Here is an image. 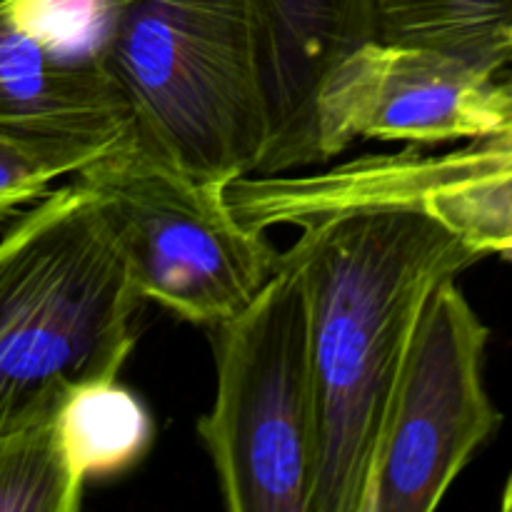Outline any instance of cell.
I'll list each match as a JSON object with an SVG mask.
<instances>
[{
    "label": "cell",
    "mask_w": 512,
    "mask_h": 512,
    "mask_svg": "<svg viewBox=\"0 0 512 512\" xmlns=\"http://www.w3.org/2000/svg\"><path fill=\"white\" fill-rule=\"evenodd\" d=\"M320 395L313 512H363L385 410L420 313L440 283L485 258L433 215L368 205L300 225Z\"/></svg>",
    "instance_id": "6da1fadb"
},
{
    "label": "cell",
    "mask_w": 512,
    "mask_h": 512,
    "mask_svg": "<svg viewBox=\"0 0 512 512\" xmlns=\"http://www.w3.org/2000/svg\"><path fill=\"white\" fill-rule=\"evenodd\" d=\"M140 298L95 190L75 175L0 238V438L118 378Z\"/></svg>",
    "instance_id": "7a4b0ae2"
},
{
    "label": "cell",
    "mask_w": 512,
    "mask_h": 512,
    "mask_svg": "<svg viewBox=\"0 0 512 512\" xmlns=\"http://www.w3.org/2000/svg\"><path fill=\"white\" fill-rule=\"evenodd\" d=\"M100 63L133 145L230 185L268 148L263 40L253 0H105Z\"/></svg>",
    "instance_id": "3957f363"
},
{
    "label": "cell",
    "mask_w": 512,
    "mask_h": 512,
    "mask_svg": "<svg viewBox=\"0 0 512 512\" xmlns=\"http://www.w3.org/2000/svg\"><path fill=\"white\" fill-rule=\"evenodd\" d=\"M213 408L198 435L230 512H313L320 395L303 268L278 255L253 303L210 328Z\"/></svg>",
    "instance_id": "277c9868"
},
{
    "label": "cell",
    "mask_w": 512,
    "mask_h": 512,
    "mask_svg": "<svg viewBox=\"0 0 512 512\" xmlns=\"http://www.w3.org/2000/svg\"><path fill=\"white\" fill-rule=\"evenodd\" d=\"M95 190L130 283L175 318L215 328L248 308L278 255L235 215L228 185L130 145L80 170Z\"/></svg>",
    "instance_id": "5b68a950"
},
{
    "label": "cell",
    "mask_w": 512,
    "mask_h": 512,
    "mask_svg": "<svg viewBox=\"0 0 512 512\" xmlns=\"http://www.w3.org/2000/svg\"><path fill=\"white\" fill-rule=\"evenodd\" d=\"M490 330L458 278L435 288L385 410L363 512H430L498 433L485 388Z\"/></svg>",
    "instance_id": "8992f818"
},
{
    "label": "cell",
    "mask_w": 512,
    "mask_h": 512,
    "mask_svg": "<svg viewBox=\"0 0 512 512\" xmlns=\"http://www.w3.org/2000/svg\"><path fill=\"white\" fill-rule=\"evenodd\" d=\"M245 225H305L368 205L433 215L483 255H512V118L450 153L365 155L315 173H253L228 185Z\"/></svg>",
    "instance_id": "52a82bcc"
},
{
    "label": "cell",
    "mask_w": 512,
    "mask_h": 512,
    "mask_svg": "<svg viewBox=\"0 0 512 512\" xmlns=\"http://www.w3.org/2000/svg\"><path fill=\"white\" fill-rule=\"evenodd\" d=\"M512 115L495 73L420 45L365 40L335 60L315 95L318 160L358 140L438 145L490 133Z\"/></svg>",
    "instance_id": "ba28073f"
},
{
    "label": "cell",
    "mask_w": 512,
    "mask_h": 512,
    "mask_svg": "<svg viewBox=\"0 0 512 512\" xmlns=\"http://www.w3.org/2000/svg\"><path fill=\"white\" fill-rule=\"evenodd\" d=\"M0 138L60 175H78L133 140L128 105L100 58L55 50L18 18L13 0H0Z\"/></svg>",
    "instance_id": "9c48e42d"
},
{
    "label": "cell",
    "mask_w": 512,
    "mask_h": 512,
    "mask_svg": "<svg viewBox=\"0 0 512 512\" xmlns=\"http://www.w3.org/2000/svg\"><path fill=\"white\" fill-rule=\"evenodd\" d=\"M263 40L268 148L255 173L318 165L315 95L335 60L378 38L373 0H253Z\"/></svg>",
    "instance_id": "30bf717a"
},
{
    "label": "cell",
    "mask_w": 512,
    "mask_h": 512,
    "mask_svg": "<svg viewBox=\"0 0 512 512\" xmlns=\"http://www.w3.org/2000/svg\"><path fill=\"white\" fill-rule=\"evenodd\" d=\"M380 40L420 45L498 73L512 58V0H373Z\"/></svg>",
    "instance_id": "8fae6325"
},
{
    "label": "cell",
    "mask_w": 512,
    "mask_h": 512,
    "mask_svg": "<svg viewBox=\"0 0 512 512\" xmlns=\"http://www.w3.org/2000/svg\"><path fill=\"white\" fill-rule=\"evenodd\" d=\"M75 475L110 478L133 468L153 443V420L138 395L118 378L75 390L55 415Z\"/></svg>",
    "instance_id": "7c38bea8"
},
{
    "label": "cell",
    "mask_w": 512,
    "mask_h": 512,
    "mask_svg": "<svg viewBox=\"0 0 512 512\" xmlns=\"http://www.w3.org/2000/svg\"><path fill=\"white\" fill-rule=\"evenodd\" d=\"M83 490L55 418L0 438V512H75Z\"/></svg>",
    "instance_id": "4fadbf2b"
},
{
    "label": "cell",
    "mask_w": 512,
    "mask_h": 512,
    "mask_svg": "<svg viewBox=\"0 0 512 512\" xmlns=\"http://www.w3.org/2000/svg\"><path fill=\"white\" fill-rule=\"evenodd\" d=\"M58 178L63 175L48 160L0 138V223L23 205L43 198Z\"/></svg>",
    "instance_id": "5bb4252c"
},
{
    "label": "cell",
    "mask_w": 512,
    "mask_h": 512,
    "mask_svg": "<svg viewBox=\"0 0 512 512\" xmlns=\"http://www.w3.org/2000/svg\"><path fill=\"white\" fill-rule=\"evenodd\" d=\"M495 78H498V83L503 85L505 95H508V100H510V110H512V58L503 65V68L498 70V73H495ZM510 118H512V115H510Z\"/></svg>",
    "instance_id": "9a60e30c"
},
{
    "label": "cell",
    "mask_w": 512,
    "mask_h": 512,
    "mask_svg": "<svg viewBox=\"0 0 512 512\" xmlns=\"http://www.w3.org/2000/svg\"><path fill=\"white\" fill-rule=\"evenodd\" d=\"M500 508L505 512H512V473L505 480V488H503V498H500Z\"/></svg>",
    "instance_id": "2e32d148"
}]
</instances>
